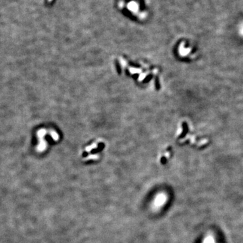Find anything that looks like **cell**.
Returning <instances> with one entry per match:
<instances>
[]
</instances>
